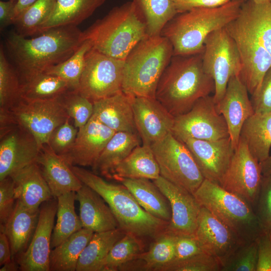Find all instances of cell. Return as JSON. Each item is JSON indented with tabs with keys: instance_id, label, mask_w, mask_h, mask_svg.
I'll return each mask as SVG.
<instances>
[{
	"instance_id": "1",
	"label": "cell",
	"mask_w": 271,
	"mask_h": 271,
	"mask_svg": "<svg viewBox=\"0 0 271 271\" xmlns=\"http://www.w3.org/2000/svg\"><path fill=\"white\" fill-rule=\"evenodd\" d=\"M225 28L241 57L239 77L252 95L271 67V2L257 4L245 0L238 16Z\"/></svg>"
},
{
	"instance_id": "2",
	"label": "cell",
	"mask_w": 271,
	"mask_h": 271,
	"mask_svg": "<svg viewBox=\"0 0 271 271\" xmlns=\"http://www.w3.org/2000/svg\"><path fill=\"white\" fill-rule=\"evenodd\" d=\"M82 32L76 26H62L28 38L14 30L7 35L3 44L22 83L69 58L83 42Z\"/></svg>"
},
{
	"instance_id": "3",
	"label": "cell",
	"mask_w": 271,
	"mask_h": 271,
	"mask_svg": "<svg viewBox=\"0 0 271 271\" xmlns=\"http://www.w3.org/2000/svg\"><path fill=\"white\" fill-rule=\"evenodd\" d=\"M214 88L213 79L203 68L202 53L173 55L159 82L156 98L176 117L189 111Z\"/></svg>"
},
{
	"instance_id": "4",
	"label": "cell",
	"mask_w": 271,
	"mask_h": 271,
	"mask_svg": "<svg viewBox=\"0 0 271 271\" xmlns=\"http://www.w3.org/2000/svg\"><path fill=\"white\" fill-rule=\"evenodd\" d=\"M148 35L143 15L132 0L113 7L82 32V41L91 48L114 58L124 60L132 49Z\"/></svg>"
},
{
	"instance_id": "5",
	"label": "cell",
	"mask_w": 271,
	"mask_h": 271,
	"mask_svg": "<svg viewBox=\"0 0 271 271\" xmlns=\"http://www.w3.org/2000/svg\"><path fill=\"white\" fill-rule=\"evenodd\" d=\"M244 1L230 0L219 7L195 8L179 13L165 25L161 35L171 43L174 56L202 53L207 37L233 20Z\"/></svg>"
},
{
	"instance_id": "6",
	"label": "cell",
	"mask_w": 271,
	"mask_h": 271,
	"mask_svg": "<svg viewBox=\"0 0 271 271\" xmlns=\"http://www.w3.org/2000/svg\"><path fill=\"white\" fill-rule=\"evenodd\" d=\"M70 166L82 183L104 200L112 211L118 227L125 233L132 234L142 239H155L166 230L169 222L145 210L123 185L109 182L81 167Z\"/></svg>"
},
{
	"instance_id": "7",
	"label": "cell",
	"mask_w": 271,
	"mask_h": 271,
	"mask_svg": "<svg viewBox=\"0 0 271 271\" xmlns=\"http://www.w3.org/2000/svg\"><path fill=\"white\" fill-rule=\"evenodd\" d=\"M173 56V47L167 38L146 37L124 60L122 91L133 97L156 98L159 82Z\"/></svg>"
},
{
	"instance_id": "8",
	"label": "cell",
	"mask_w": 271,
	"mask_h": 271,
	"mask_svg": "<svg viewBox=\"0 0 271 271\" xmlns=\"http://www.w3.org/2000/svg\"><path fill=\"white\" fill-rule=\"evenodd\" d=\"M193 195L243 243L256 240L264 230L252 206L220 185L204 179Z\"/></svg>"
},
{
	"instance_id": "9",
	"label": "cell",
	"mask_w": 271,
	"mask_h": 271,
	"mask_svg": "<svg viewBox=\"0 0 271 271\" xmlns=\"http://www.w3.org/2000/svg\"><path fill=\"white\" fill-rule=\"evenodd\" d=\"M202 65L205 72L213 79V96L217 104L223 97L230 78L239 76L242 68L236 45L225 27L212 32L206 38Z\"/></svg>"
},
{
	"instance_id": "10",
	"label": "cell",
	"mask_w": 271,
	"mask_h": 271,
	"mask_svg": "<svg viewBox=\"0 0 271 271\" xmlns=\"http://www.w3.org/2000/svg\"><path fill=\"white\" fill-rule=\"evenodd\" d=\"M151 147L160 176L194 194L205 178L185 144L170 132Z\"/></svg>"
},
{
	"instance_id": "11",
	"label": "cell",
	"mask_w": 271,
	"mask_h": 271,
	"mask_svg": "<svg viewBox=\"0 0 271 271\" xmlns=\"http://www.w3.org/2000/svg\"><path fill=\"white\" fill-rule=\"evenodd\" d=\"M124 60L114 58L91 48L77 91L92 102L121 92Z\"/></svg>"
},
{
	"instance_id": "12",
	"label": "cell",
	"mask_w": 271,
	"mask_h": 271,
	"mask_svg": "<svg viewBox=\"0 0 271 271\" xmlns=\"http://www.w3.org/2000/svg\"><path fill=\"white\" fill-rule=\"evenodd\" d=\"M172 132L178 139L216 141L229 137L225 120L210 95L198 99L187 112L175 117Z\"/></svg>"
},
{
	"instance_id": "13",
	"label": "cell",
	"mask_w": 271,
	"mask_h": 271,
	"mask_svg": "<svg viewBox=\"0 0 271 271\" xmlns=\"http://www.w3.org/2000/svg\"><path fill=\"white\" fill-rule=\"evenodd\" d=\"M60 97L37 100L21 98L11 109L16 121L33 135L41 148L48 144L54 130L70 118Z\"/></svg>"
},
{
	"instance_id": "14",
	"label": "cell",
	"mask_w": 271,
	"mask_h": 271,
	"mask_svg": "<svg viewBox=\"0 0 271 271\" xmlns=\"http://www.w3.org/2000/svg\"><path fill=\"white\" fill-rule=\"evenodd\" d=\"M262 177L260 163L239 138L220 185L244 199L254 210Z\"/></svg>"
},
{
	"instance_id": "15",
	"label": "cell",
	"mask_w": 271,
	"mask_h": 271,
	"mask_svg": "<svg viewBox=\"0 0 271 271\" xmlns=\"http://www.w3.org/2000/svg\"><path fill=\"white\" fill-rule=\"evenodd\" d=\"M0 180L36 162L41 147L18 122L0 131Z\"/></svg>"
},
{
	"instance_id": "16",
	"label": "cell",
	"mask_w": 271,
	"mask_h": 271,
	"mask_svg": "<svg viewBox=\"0 0 271 271\" xmlns=\"http://www.w3.org/2000/svg\"><path fill=\"white\" fill-rule=\"evenodd\" d=\"M56 199L45 202L40 207L38 221L30 242L18 255L20 270L50 271L51 238L57 209Z\"/></svg>"
},
{
	"instance_id": "17",
	"label": "cell",
	"mask_w": 271,
	"mask_h": 271,
	"mask_svg": "<svg viewBox=\"0 0 271 271\" xmlns=\"http://www.w3.org/2000/svg\"><path fill=\"white\" fill-rule=\"evenodd\" d=\"M153 181L170 204L172 217L166 231L176 235H194L201 206L193 194L161 176Z\"/></svg>"
},
{
	"instance_id": "18",
	"label": "cell",
	"mask_w": 271,
	"mask_h": 271,
	"mask_svg": "<svg viewBox=\"0 0 271 271\" xmlns=\"http://www.w3.org/2000/svg\"><path fill=\"white\" fill-rule=\"evenodd\" d=\"M178 139L189 149L204 178L220 185L234 151L230 138L216 141Z\"/></svg>"
},
{
	"instance_id": "19",
	"label": "cell",
	"mask_w": 271,
	"mask_h": 271,
	"mask_svg": "<svg viewBox=\"0 0 271 271\" xmlns=\"http://www.w3.org/2000/svg\"><path fill=\"white\" fill-rule=\"evenodd\" d=\"M132 104L143 145L151 146L172 132L175 117L156 98L133 97Z\"/></svg>"
},
{
	"instance_id": "20",
	"label": "cell",
	"mask_w": 271,
	"mask_h": 271,
	"mask_svg": "<svg viewBox=\"0 0 271 271\" xmlns=\"http://www.w3.org/2000/svg\"><path fill=\"white\" fill-rule=\"evenodd\" d=\"M194 236L204 252L221 264L242 244L237 236L206 208L201 206Z\"/></svg>"
},
{
	"instance_id": "21",
	"label": "cell",
	"mask_w": 271,
	"mask_h": 271,
	"mask_svg": "<svg viewBox=\"0 0 271 271\" xmlns=\"http://www.w3.org/2000/svg\"><path fill=\"white\" fill-rule=\"evenodd\" d=\"M248 91L239 76L230 78L221 100L216 104L218 112L224 118L233 148L237 147L242 127L255 112Z\"/></svg>"
},
{
	"instance_id": "22",
	"label": "cell",
	"mask_w": 271,
	"mask_h": 271,
	"mask_svg": "<svg viewBox=\"0 0 271 271\" xmlns=\"http://www.w3.org/2000/svg\"><path fill=\"white\" fill-rule=\"evenodd\" d=\"M115 132L92 116L78 129L72 148L61 157L69 166L92 167Z\"/></svg>"
},
{
	"instance_id": "23",
	"label": "cell",
	"mask_w": 271,
	"mask_h": 271,
	"mask_svg": "<svg viewBox=\"0 0 271 271\" xmlns=\"http://www.w3.org/2000/svg\"><path fill=\"white\" fill-rule=\"evenodd\" d=\"M36 163L54 198L68 192H77L82 187L83 183L70 166L48 144L41 147Z\"/></svg>"
},
{
	"instance_id": "24",
	"label": "cell",
	"mask_w": 271,
	"mask_h": 271,
	"mask_svg": "<svg viewBox=\"0 0 271 271\" xmlns=\"http://www.w3.org/2000/svg\"><path fill=\"white\" fill-rule=\"evenodd\" d=\"M133 97L121 92L94 101L92 116L115 132L138 133L132 109Z\"/></svg>"
},
{
	"instance_id": "25",
	"label": "cell",
	"mask_w": 271,
	"mask_h": 271,
	"mask_svg": "<svg viewBox=\"0 0 271 271\" xmlns=\"http://www.w3.org/2000/svg\"><path fill=\"white\" fill-rule=\"evenodd\" d=\"M76 197L79 203V217L83 228L100 232L119 227L109 206L92 188L83 183L76 192Z\"/></svg>"
},
{
	"instance_id": "26",
	"label": "cell",
	"mask_w": 271,
	"mask_h": 271,
	"mask_svg": "<svg viewBox=\"0 0 271 271\" xmlns=\"http://www.w3.org/2000/svg\"><path fill=\"white\" fill-rule=\"evenodd\" d=\"M10 176L14 182L16 201L29 209L38 210L43 203L54 198L36 162Z\"/></svg>"
},
{
	"instance_id": "27",
	"label": "cell",
	"mask_w": 271,
	"mask_h": 271,
	"mask_svg": "<svg viewBox=\"0 0 271 271\" xmlns=\"http://www.w3.org/2000/svg\"><path fill=\"white\" fill-rule=\"evenodd\" d=\"M40 209L33 210L16 201L15 208L1 232L8 237L12 259L24 252L29 245L38 221Z\"/></svg>"
},
{
	"instance_id": "28",
	"label": "cell",
	"mask_w": 271,
	"mask_h": 271,
	"mask_svg": "<svg viewBox=\"0 0 271 271\" xmlns=\"http://www.w3.org/2000/svg\"><path fill=\"white\" fill-rule=\"evenodd\" d=\"M142 208L155 217L170 222L172 211L169 201L153 180L145 179L118 178Z\"/></svg>"
},
{
	"instance_id": "29",
	"label": "cell",
	"mask_w": 271,
	"mask_h": 271,
	"mask_svg": "<svg viewBox=\"0 0 271 271\" xmlns=\"http://www.w3.org/2000/svg\"><path fill=\"white\" fill-rule=\"evenodd\" d=\"M160 176L159 166L151 147L142 144L135 148L115 167L109 179L145 178L154 180Z\"/></svg>"
},
{
	"instance_id": "30",
	"label": "cell",
	"mask_w": 271,
	"mask_h": 271,
	"mask_svg": "<svg viewBox=\"0 0 271 271\" xmlns=\"http://www.w3.org/2000/svg\"><path fill=\"white\" fill-rule=\"evenodd\" d=\"M141 142L138 133L115 132L92 167L93 172L109 178L115 167L140 145Z\"/></svg>"
},
{
	"instance_id": "31",
	"label": "cell",
	"mask_w": 271,
	"mask_h": 271,
	"mask_svg": "<svg viewBox=\"0 0 271 271\" xmlns=\"http://www.w3.org/2000/svg\"><path fill=\"white\" fill-rule=\"evenodd\" d=\"M240 138L259 163L265 161L269 156L271 147V111L255 112L247 118L242 127Z\"/></svg>"
},
{
	"instance_id": "32",
	"label": "cell",
	"mask_w": 271,
	"mask_h": 271,
	"mask_svg": "<svg viewBox=\"0 0 271 271\" xmlns=\"http://www.w3.org/2000/svg\"><path fill=\"white\" fill-rule=\"evenodd\" d=\"M106 0H56L54 9L41 27L39 34L50 29L67 25L77 26L90 17Z\"/></svg>"
},
{
	"instance_id": "33",
	"label": "cell",
	"mask_w": 271,
	"mask_h": 271,
	"mask_svg": "<svg viewBox=\"0 0 271 271\" xmlns=\"http://www.w3.org/2000/svg\"><path fill=\"white\" fill-rule=\"evenodd\" d=\"M94 233L83 228L51 250L50 271H75L79 258Z\"/></svg>"
},
{
	"instance_id": "34",
	"label": "cell",
	"mask_w": 271,
	"mask_h": 271,
	"mask_svg": "<svg viewBox=\"0 0 271 271\" xmlns=\"http://www.w3.org/2000/svg\"><path fill=\"white\" fill-rule=\"evenodd\" d=\"M125 234L119 227L94 232L79 258L76 271H100L103 261L113 245Z\"/></svg>"
},
{
	"instance_id": "35",
	"label": "cell",
	"mask_w": 271,
	"mask_h": 271,
	"mask_svg": "<svg viewBox=\"0 0 271 271\" xmlns=\"http://www.w3.org/2000/svg\"><path fill=\"white\" fill-rule=\"evenodd\" d=\"M57 199V221L52 235L51 248L59 245L83 228L80 217L75 210L76 192H67L59 196Z\"/></svg>"
},
{
	"instance_id": "36",
	"label": "cell",
	"mask_w": 271,
	"mask_h": 271,
	"mask_svg": "<svg viewBox=\"0 0 271 271\" xmlns=\"http://www.w3.org/2000/svg\"><path fill=\"white\" fill-rule=\"evenodd\" d=\"M176 238V235L166 230L157 236L149 250L137 257L143 261L144 270L165 271L174 261Z\"/></svg>"
},
{
	"instance_id": "37",
	"label": "cell",
	"mask_w": 271,
	"mask_h": 271,
	"mask_svg": "<svg viewBox=\"0 0 271 271\" xmlns=\"http://www.w3.org/2000/svg\"><path fill=\"white\" fill-rule=\"evenodd\" d=\"M70 90L68 84L61 78L42 73L21 83V98L27 100L57 98Z\"/></svg>"
},
{
	"instance_id": "38",
	"label": "cell",
	"mask_w": 271,
	"mask_h": 271,
	"mask_svg": "<svg viewBox=\"0 0 271 271\" xmlns=\"http://www.w3.org/2000/svg\"><path fill=\"white\" fill-rule=\"evenodd\" d=\"M145 18L149 36L160 35L165 25L178 13L172 0H132Z\"/></svg>"
},
{
	"instance_id": "39",
	"label": "cell",
	"mask_w": 271,
	"mask_h": 271,
	"mask_svg": "<svg viewBox=\"0 0 271 271\" xmlns=\"http://www.w3.org/2000/svg\"><path fill=\"white\" fill-rule=\"evenodd\" d=\"M56 3V0H37L15 21L16 32L25 37L38 35L41 27L52 14Z\"/></svg>"
},
{
	"instance_id": "40",
	"label": "cell",
	"mask_w": 271,
	"mask_h": 271,
	"mask_svg": "<svg viewBox=\"0 0 271 271\" xmlns=\"http://www.w3.org/2000/svg\"><path fill=\"white\" fill-rule=\"evenodd\" d=\"M20 77L0 46V109L11 110L21 99Z\"/></svg>"
},
{
	"instance_id": "41",
	"label": "cell",
	"mask_w": 271,
	"mask_h": 271,
	"mask_svg": "<svg viewBox=\"0 0 271 271\" xmlns=\"http://www.w3.org/2000/svg\"><path fill=\"white\" fill-rule=\"evenodd\" d=\"M91 48L89 42L83 41L69 58L48 68L43 73L61 78L66 82L70 90H77L84 70L86 55Z\"/></svg>"
},
{
	"instance_id": "42",
	"label": "cell",
	"mask_w": 271,
	"mask_h": 271,
	"mask_svg": "<svg viewBox=\"0 0 271 271\" xmlns=\"http://www.w3.org/2000/svg\"><path fill=\"white\" fill-rule=\"evenodd\" d=\"M142 239L125 233L112 246L103 261L100 271L119 270L126 263L136 259L143 252Z\"/></svg>"
},
{
	"instance_id": "43",
	"label": "cell",
	"mask_w": 271,
	"mask_h": 271,
	"mask_svg": "<svg viewBox=\"0 0 271 271\" xmlns=\"http://www.w3.org/2000/svg\"><path fill=\"white\" fill-rule=\"evenodd\" d=\"M61 103L74 125L83 127L93 113V103L77 91L69 90L60 97Z\"/></svg>"
},
{
	"instance_id": "44",
	"label": "cell",
	"mask_w": 271,
	"mask_h": 271,
	"mask_svg": "<svg viewBox=\"0 0 271 271\" xmlns=\"http://www.w3.org/2000/svg\"><path fill=\"white\" fill-rule=\"evenodd\" d=\"M256 241L241 244L222 263L221 271H256Z\"/></svg>"
},
{
	"instance_id": "45",
	"label": "cell",
	"mask_w": 271,
	"mask_h": 271,
	"mask_svg": "<svg viewBox=\"0 0 271 271\" xmlns=\"http://www.w3.org/2000/svg\"><path fill=\"white\" fill-rule=\"evenodd\" d=\"M71 118L67 119L57 126L51 134L48 145L60 157L65 155L72 148L78 129L70 122Z\"/></svg>"
},
{
	"instance_id": "46",
	"label": "cell",
	"mask_w": 271,
	"mask_h": 271,
	"mask_svg": "<svg viewBox=\"0 0 271 271\" xmlns=\"http://www.w3.org/2000/svg\"><path fill=\"white\" fill-rule=\"evenodd\" d=\"M222 264L215 257L202 252L169 265L165 271H221Z\"/></svg>"
},
{
	"instance_id": "47",
	"label": "cell",
	"mask_w": 271,
	"mask_h": 271,
	"mask_svg": "<svg viewBox=\"0 0 271 271\" xmlns=\"http://www.w3.org/2000/svg\"><path fill=\"white\" fill-rule=\"evenodd\" d=\"M254 211L263 229L271 231V174L262 176Z\"/></svg>"
},
{
	"instance_id": "48",
	"label": "cell",
	"mask_w": 271,
	"mask_h": 271,
	"mask_svg": "<svg viewBox=\"0 0 271 271\" xmlns=\"http://www.w3.org/2000/svg\"><path fill=\"white\" fill-rule=\"evenodd\" d=\"M15 201L14 182L9 176L0 180V226L5 225L10 217Z\"/></svg>"
},
{
	"instance_id": "49",
	"label": "cell",
	"mask_w": 271,
	"mask_h": 271,
	"mask_svg": "<svg viewBox=\"0 0 271 271\" xmlns=\"http://www.w3.org/2000/svg\"><path fill=\"white\" fill-rule=\"evenodd\" d=\"M251 96L254 112L271 111V67L265 74L258 90Z\"/></svg>"
},
{
	"instance_id": "50",
	"label": "cell",
	"mask_w": 271,
	"mask_h": 271,
	"mask_svg": "<svg viewBox=\"0 0 271 271\" xmlns=\"http://www.w3.org/2000/svg\"><path fill=\"white\" fill-rule=\"evenodd\" d=\"M202 252L203 251L194 235H176L173 262L188 259Z\"/></svg>"
},
{
	"instance_id": "51",
	"label": "cell",
	"mask_w": 271,
	"mask_h": 271,
	"mask_svg": "<svg viewBox=\"0 0 271 271\" xmlns=\"http://www.w3.org/2000/svg\"><path fill=\"white\" fill-rule=\"evenodd\" d=\"M258 248L256 271H271V233L264 230L256 239Z\"/></svg>"
},
{
	"instance_id": "52",
	"label": "cell",
	"mask_w": 271,
	"mask_h": 271,
	"mask_svg": "<svg viewBox=\"0 0 271 271\" xmlns=\"http://www.w3.org/2000/svg\"><path fill=\"white\" fill-rule=\"evenodd\" d=\"M178 14L199 8L219 7L230 0H172Z\"/></svg>"
},
{
	"instance_id": "53",
	"label": "cell",
	"mask_w": 271,
	"mask_h": 271,
	"mask_svg": "<svg viewBox=\"0 0 271 271\" xmlns=\"http://www.w3.org/2000/svg\"><path fill=\"white\" fill-rule=\"evenodd\" d=\"M16 2L10 1H0V30L3 31L7 27L14 23Z\"/></svg>"
},
{
	"instance_id": "54",
	"label": "cell",
	"mask_w": 271,
	"mask_h": 271,
	"mask_svg": "<svg viewBox=\"0 0 271 271\" xmlns=\"http://www.w3.org/2000/svg\"><path fill=\"white\" fill-rule=\"evenodd\" d=\"M12 259V254L10 243L7 235L3 232H0V265Z\"/></svg>"
},
{
	"instance_id": "55",
	"label": "cell",
	"mask_w": 271,
	"mask_h": 271,
	"mask_svg": "<svg viewBox=\"0 0 271 271\" xmlns=\"http://www.w3.org/2000/svg\"><path fill=\"white\" fill-rule=\"evenodd\" d=\"M37 0H18L15 9L14 22L18 17L26 9L31 6Z\"/></svg>"
},
{
	"instance_id": "56",
	"label": "cell",
	"mask_w": 271,
	"mask_h": 271,
	"mask_svg": "<svg viewBox=\"0 0 271 271\" xmlns=\"http://www.w3.org/2000/svg\"><path fill=\"white\" fill-rule=\"evenodd\" d=\"M262 176L271 174V155L264 161L260 163Z\"/></svg>"
},
{
	"instance_id": "57",
	"label": "cell",
	"mask_w": 271,
	"mask_h": 271,
	"mask_svg": "<svg viewBox=\"0 0 271 271\" xmlns=\"http://www.w3.org/2000/svg\"><path fill=\"white\" fill-rule=\"evenodd\" d=\"M20 270L19 265L17 261L12 259L10 261L5 263L0 268V271H17Z\"/></svg>"
},
{
	"instance_id": "58",
	"label": "cell",
	"mask_w": 271,
	"mask_h": 271,
	"mask_svg": "<svg viewBox=\"0 0 271 271\" xmlns=\"http://www.w3.org/2000/svg\"><path fill=\"white\" fill-rule=\"evenodd\" d=\"M255 4H263L271 2V0H252Z\"/></svg>"
},
{
	"instance_id": "59",
	"label": "cell",
	"mask_w": 271,
	"mask_h": 271,
	"mask_svg": "<svg viewBox=\"0 0 271 271\" xmlns=\"http://www.w3.org/2000/svg\"><path fill=\"white\" fill-rule=\"evenodd\" d=\"M9 1L17 3L18 0H9Z\"/></svg>"
},
{
	"instance_id": "60",
	"label": "cell",
	"mask_w": 271,
	"mask_h": 271,
	"mask_svg": "<svg viewBox=\"0 0 271 271\" xmlns=\"http://www.w3.org/2000/svg\"><path fill=\"white\" fill-rule=\"evenodd\" d=\"M270 233H271V231H270Z\"/></svg>"
}]
</instances>
